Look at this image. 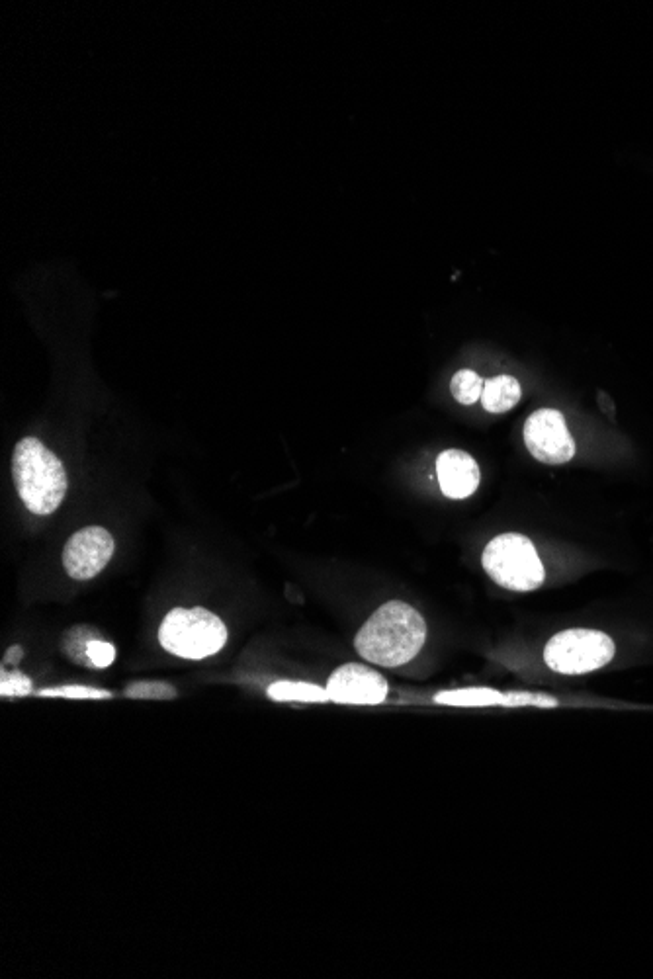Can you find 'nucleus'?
<instances>
[{"label": "nucleus", "mask_w": 653, "mask_h": 979, "mask_svg": "<svg viewBox=\"0 0 653 979\" xmlns=\"http://www.w3.org/2000/svg\"><path fill=\"white\" fill-rule=\"evenodd\" d=\"M521 706H538V708H556L558 700L546 694L534 692H507L503 708H521Z\"/></svg>", "instance_id": "2eb2a0df"}, {"label": "nucleus", "mask_w": 653, "mask_h": 979, "mask_svg": "<svg viewBox=\"0 0 653 979\" xmlns=\"http://www.w3.org/2000/svg\"><path fill=\"white\" fill-rule=\"evenodd\" d=\"M483 385L485 382L479 378L474 370H460L454 374V378L450 382V389H452V395L458 403L472 405L481 399Z\"/></svg>", "instance_id": "ddd939ff"}, {"label": "nucleus", "mask_w": 653, "mask_h": 979, "mask_svg": "<svg viewBox=\"0 0 653 979\" xmlns=\"http://www.w3.org/2000/svg\"><path fill=\"white\" fill-rule=\"evenodd\" d=\"M524 442L528 452L542 464L558 466L575 456V440L567 430L564 415L556 409H540L528 417Z\"/></svg>", "instance_id": "423d86ee"}, {"label": "nucleus", "mask_w": 653, "mask_h": 979, "mask_svg": "<svg viewBox=\"0 0 653 979\" xmlns=\"http://www.w3.org/2000/svg\"><path fill=\"white\" fill-rule=\"evenodd\" d=\"M614 641L597 630H566L544 647L546 665L562 675H585L609 665Z\"/></svg>", "instance_id": "39448f33"}, {"label": "nucleus", "mask_w": 653, "mask_h": 979, "mask_svg": "<svg viewBox=\"0 0 653 979\" xmlns=\"http://www.w3.org/2000/svg\"><path fill=\"white\" fill-rule=\"evenodd\" d=\"M159 641L176 657L200 661L223 649L227 628L206 608H175L161 624Z\"/></svg>", "instance_id": "7ed1b4c3"}, {"label": "nucleus", "mask_w": 653, "mask_h": 979, "mask_svg": "<svg viewBox=\"0 0 653 979\" xmlns=\"http://www.w3.org/2000/svg\"><path fill=\"white\" fill-rule=\"evenodd\" d=\"M12 477L22 503L34 514L57 511L67 495V473L61 460L38 438H24L12 456Z\"/></svg>", "instance_id": "f03ea898"}, {"label": "nucleus", "mask_w": 653, "mask_h": 979, "mask_svg": "<svg viewBox=\"0 0 653 979\" xmlns=\"http://www.w3.org/2000/svg\"><path fill=\"white\" fill-rule=\"evenodd\" d=\"M42 696H61V698H110V692L96 690L90 686H61L53 690H42Z\"/></svg>", "instance_id": "f3484780"}, {"label": "nucleus", "mask_w": 653, "mask_h": 979, "mask_svg": "<svg viewBox=\"0 0 653 979\" xmlns=\"http://www.w3.org/2000/svg\"><path fill=\"white\" fill-rule=\"evenodd\" d=\"M331 702L352 706H378L388 698L390 684L370 667L347 663L339 667L327 681Z\"/></svg>", "instance_id": "6e6552de"}, {"label": "nucleus", "mask_w": 653, "mask_h": 979, "mask_svg": "<svg viewBox=\"0 0 653 979\" xmlns=\"http://www.w3.org/2000/svg\"><path fill=\"white\" fill-rule=\"evenodd\" d=\"M114 538L102 526H87L75 532L63 548V565L71 579L90 581L114 555Z\"/></svg>", "instance_id": "0eeeda50"}, {"label": "nucleus", "mask_w": 653, "mask_h": 979, "mask_svg": "<svg viewBox=\"0 0 653 979\" xmlns=\"http://www.w3.org/2000/svg\"><path fill=\"white\" fill-rule=\"evenodd\" d=\"M268 698L276 702H327V688L311 682L280 681L270 684Z\"/></svg>", "instance_id": "f8f14e48"}, {"label": "nucleus", "mask_w": 653, "mask_h": 979, "mask_svg": "<svg viewBox=\"0 0 653 979\" xmlns=\"http://www.w3.org/2000/svg\"><path fill=\"white\" fill-rule=\"evenodd\" d=\"M435 702L442 706H458V708H489V706H503L505 692L485 688V686H470V688L438 692Z\"/></svg>", "instance_id": "9b49d317"}, {"label": "nucleus", "mask_w": 653, "mask_h": 979, "mask_svg": "<svg viewBox=\"0 0 653 979\" xmlns=\"http://www.w3.org/2000/svg\"><path fill=\"white\" fill-rule=\"evenodd\" d=\"M436 475L448 499H468L478 491L481 473L476 460L462 450H446L436 460Z\"/></svg>", "instance_id": "1a4fd4ad"}, {"label": "nucleus", "mask_w": 653, "mask_h": 979, "mask_svg": "<svg viewBox=\"0 0 653 979\" xmlns=\"http://www.w3.org/2000/svg\"><path fill=\"white\" fill-rule=\"evenodd\" d=\"M20 657H22V649H20V647L16 645V647H12V649H10L8 653H6V657H4V663H10V659H12V663H16V661H18Z\"/></svg>", "instance_id": "6ab92c4d"}, {"label": "nucleus", "mask_w": 653, "mask_h": 979, "mask_svg": "<svg viewBox=\"0 0 653 979\" xmlns=\"http://www.w3.org/2000/svg\"><path fill=\"white\" fill-rule=\"evenodd\" d=\"M87 655L88 659L92 661L94 667L98 669H104V667H110L116 659V649L112 643H106V641H90L87 643Z\"/></svg>", "instance_id": "dca6fc26"}, {"label": "nucleus", "mask_w": 653, "mask_h": 979, "mask_svg": "<svg viewBox=\"0 0 653 979\" xmlns=\"http://www.w3.org/2000/svg\"><path fill=\"white\" fill-rule=\"evenodd\" d=\"M521 384L511 376L487 380L481 393V405L487 413H507L521 401Z\"/></svg>", "instance_id": "9d476101"}, {"label": "nucleus", "mask_w": 653, "mask_h": 979, "mask_svg": "<svg viewBox=\"0 0 653 979\" xmlns=\"http://www.w3.org/2000/svg\"><path fill=\"white\" fill-rule=\"evenodd\" d=\"M483 569L503 589L528 593L536 591L546 571L534 544L521 534H501L483 550Z\"/></svg>", "instance_id": "20e7f679"}, {"label": "nucleus", "mask_w": 653, "mask_h": 979, "mask_svg": "<svg viewBox=\"0 0 653 979\" xmlns=\"http://www.w3.org/2000/svg\"><path fill=\"white\" fill-rule=\"evenodd\" d=\"M126 696L147 698V700H171L176 698V690L175 686L167 682H133L126 688Z\"/></svg>", "instance_id": "4468645a"}, {"label": "nucleus", "mask_w": 653, "mask_h": 979, "mask_svg": "<svg viewBox=\"0 0 653 979\" xmlns=\"http://www.w3.org/2000/svg\"><path fill=\"white\" fill-rule=\"evenodd\" d=\"M30 690H32V682H30V679H26L24 675H20V673H12V675L2 673V688H0L2 696H10V694L24 696V694H30Z\"/></svg>", "instance_id": "a211bd4d"}, {"label": "nucleus", "mask_w": 653, "mask_h": 979, "mask_svg": "<svg viewBox=\"0 0 653 979\" xmlns=\"http://www.w3.org/2000/svg\"><path fill=\"white\" fill-rule=\"evenodd\" d=\"M425 639V618L411 604L392 600L366 620L354 638V647L368 663L399 667L419 655Z\"/></svg>", "instance_id": "f257e3e1"}]
</instances>
